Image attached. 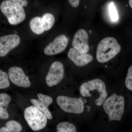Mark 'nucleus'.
I'll list each match as a JSON object with an SVG mask.
<instances>
[{
  "mask_svg": "<svg viewBox=\"0 0 132 132\" xmlns=\"http://www.w3.org/2000/svg\"><path fill=\"white\" fill-rule=\"evenodd\" d=\"M80 94L82 97L92 98L95 99V104L97 106L103 105L108 96L105 84L99 79L88 81L81 84L79 88Z\"/></svg>",
  "mask_w": 132,
  "mask_h": 132,
  "instance_id": "1",
  "label": "nucleus"
},
{
  "mask_svg": "<svg viewBox=\"0 0 132 132\" xmlns=\"http://www.w3.org/2000/svg\"><path fill=\"white\" fill-rule=\"evenodd\" d=\"M121 47L116 39L108 37L101 41L97 46L96 59L100 63H104L113 59L120 52Z\"/></svg>",
  "mask_w": 132,
  "mask_h": 132,
  "instance_id": "2",
  "label": "nucleus"
},
{
  "mask_svg": "<svg viewBox=\"0 0 132 132\" xmlns=\"http://www.w3.org/2000/svg\"><path fill=\"white\" fill-rule=\"evenodd\" d=\"M103 107L110 120L120 121L124 112L125 99L121 95L114 93L106 99Z\"/></svg>",
  "mask_w": 132,
  "mask_h": 132,
  "instance_id": "3",
  "label": "nucleus"
},
{
  "mask_svg": "<svg viewBox=\"0 0 132 132\" xmlns=\"http://www.w3.org/2000/svg\"><path fill=\"white\" fill-rule=\"evenodd\" d=\"M0 9L11 25H17L26 19V14L24 8L15 4L12 0L3 1L0 5Z\"/></svg>",
  "mask_w": 132,
  "mask_h": 132,
  "instance_id": "4",
  "label": "nucleus"
},
{
  "mask_svg": "<svg viewBox=\"0 0 132 132\" xmlns=\"http://www.w3.org/2000/svg\"><path fill=\"white\" fill-rule=\"evenodd\" d=\"M24 117L33 131L42 130L47 124V118L45 114L34 106L28 107L25 109Z\"/></svg>",
  "mask_w": 132,
  "mask_h": 132,
  "instance_id": "5",
  "label": "nucleus"
},
{
  "mask_svg": "<svg viewBox=\"0 0 132 132\" xmlns=\"http://www.w3.org/2000/svg\"><path fill=\"white\" fill-rule=\"evenodd\" d=\"M56 101L59 107L66 112L80 114L85 109L84 102L80 99L60 95L57 97Z\"/></svg>",
  "mask_w": 132,
  "mask_h": 132,
  "instance_id": "6",
  "label": "nucleus"
},
{
  "mask_svg": "<svg viewBox=\"0 0 132 132\" xmlns=\"http://www.w3.org/2000/svg\"><path fill=\"white\" fill-rule=\"evenodd\" d=\"M64 75V66L60 61L52 63L46 76V81L49 87L58 85L62 80Z\"/></svg>",
  "mask_w": 132,
  "mask_h": 132,
  "instance_id": "7",
  "label": "nucleus"
},
{
  "mask_svg": "<svg viewBox=\"0 0 132 132\" xmlns=\"http://www.w3.org/2000/svg\"><path fill=\"white\" fill-rule=\"evenodd\" d=\"M9 78L11 82L20 87L28 88L31 83L29 78L25 74L21 68L18 67H13L8 71Z\"/></svg>",
  "mask_w": 132,
  "mask_h": 132,
  "instance_id": "8",
  "label": "nucleus"
},
{
  "mask_svg": "<svg viewBox=\"0 0 132 132\" xmlns=\"http://www.w3.org/2000/svg\"><path fill=\"white\" fill-rule=\"evenodd\" d=\"M68 43V39L66 35H60L45 48L44 53L47 55H54L60 53L65 49Z\"/></svg>",
  "mask_w": 132,
  "mask_h": 132,
  "instance_id": "9",
  "label": "nucleus"
},
{
  "mask_svg": "<svg viewBox=\"0 0 132 132\" xmlns=\"http://www.w3.org/2000/svg\"><path fill=\"white\" fill-rule=\"evenodd\" d=\"M20 42V37L15 34L0 37V57H5L11 50L17 47Z\"/></svg>",
  "mask_w": 132,
  "mask_h": 132,
  "instance_id": "10",
  "label": "nucleus"
},
{
  "mask_svg": "<svg viewBox=\"0 0 132 132\" xmlns=\"http://www.w3.org/2000/svg\"><path fill=\"white\" fill-rule=\"evenodd\" d=\"M89 36L85 29H81L76 33L74 36L72 45L73 48L80 52L87 53L89 50Z\"/></svg>",
  "mask_w": 132,
  "mask_h": 132,
  "instance_id": "11",
  "label": "nucleus"
},
{
  "mask_svg": "<svg viewBox=\"0 0 132 132\" xmlns=\"http://www.w3.org/2000/svg\"><path fill=\"white\" fill-rule=\"evenodd\" d=\"M68 56L76 65L79 67L86 65L93 60V56L91 55L80 52L73 48L69 50Z\"/></svg>",
  "mask_w": 132,
  "mask_h": 132,
  "instance_id": "12",
  "label": "nucleus"
},
{
  "mask_svg": "<svg viewBox=\"0 0 132 132\" xmlns=\"http://www.w3.org/2000/svg\"><path fill=\"white\" fill-rule=\"evenodd\" d=\"M10 96L7 94H0V118L2 119H7L9 118V114L7 108L11 101Z\"/></svg>",
  "mask_w": 132,
  "mask_h": 132,
  "instance_id": "13",
  "label": "nucleus"
},
{
  "mask_svg": "<svg viewBox=\"0 0 132 132\" xmlns=\"http://www.w3.org/2000/svg\"><path fill=\"white\" fill-rule=\"evenodd\" d=\"M29 26L32 31L36 34H41L45 32L40 16H35L31 19L29 22Z\"/></svg>",
  "mask_w": 132,
  "mask_h": 132,
  "instance_id": "14",
  "label": "nucleus"
},
{
  "mask_svg": "<svg viewBox=\"0 0 132 132\" xmlns=\"http://www.w3.org/2000/svg\"><path fill=\"white\" fill-rule=\"evenodd\" d=\"M22 127L19 122L15 120H9L7 122L5 127L0 129V132H21Z\"/></svg>",
  "mask_w": 132,
  "mask_h": 132,
  "instance_id": "15",
  "label": "nucleus"
},
{
  "mask_svg": "<svg viewBox=\"0 0 132 132\" xmlns=\"http://www.w3.org/2000/svg\"><path fill=\"white\" fill-rule=\"evenodd\" d=\"M42 23L44 31H47L53 27L55 22L54 16L52 14L46 13L41 17Z\"/></svg>",
  "mask_w": 132,
  "mask_h": 132,
  "instance_id": "16",
  "label": "nucleus"
},
{
  "mask_svg": "<svg viewBox=\"0 0 132 132\" xmlns=\"http://www.w3.org/2000/svg\"><path fill=\"white\" fill-rule=\"evenodd\" d=\"M30 101L35 106L38 108L43 113H45L48 119H52L53 118V116H52V113L48 109V107L46 106L45 104H43L38 100L32 99H31Z\"/></svg>",
  "mask_w": 132,
  "mask_h": 132,
  "instance_id": "17",
  "label": "nucleus"
},
{
  "mask_svg": "<svg viewBox=\"0 0 132 132\" xmlns=\"http://www.w3.org/2000/svg\"><path fill=\"white\" fill-rule=\"evenodd\" d=\"M57 132H76L75 126L68 122H61L57 126Z\"/></svg>",
  "mask_w": 132,
  "mask_h": 132,
  "instance_id": "18",
  "label": "nucleus"
},
{
  "mask_svg": "<svg viewBox=\"0 0 132 132\" xmlns=\"http://www.w3.org/2000/svg\"><path fill=\"white\" fill-rule=\"evenodd\" d=\"M8 74L0 69V89L9 87L10 82Z\"/></svg>",
  "mask_w": 132,
  "mask_h": 132,
  "instance_id": "19",
  "label": "nucleus"
},
{
  "mask_svg": "<svg viewBox=\"0 0 132 132\" xmlns=\"http://www.w3.org/2000/svg\"><path fill=\"white\" fill-rule=\"evenodd\" d=\"M108 9L109 15L111 20L113 22L117 21L119 19V15L114 3H110L109 5Z\"/></svg>",
  "mask_w": 132,
  "mask_h": 132,
  "instance_id": "20",
  "label": "nucleus"
},
{
  "mask_svg": "<svg viewBox=\"0 0 132 132\" xmlns=\"http://www.w3.org/2000/svg\"><path fill=\"white\" fill-rule=\"evenodd\" d=\"M125 86L128 90L132 91V64L128 70L125 79Z\"/></svg>",
  "mask_w": 132,
  "mask_h": 132,
  "instance_id": "21",
  "label": "nucleus"
},
{
  "mask_svg": "<svg viewBox=\"0 0 132 132\" xmlns=\"http://www.w3.org/2000/svg\"><path fill=\"white\" fill-rule=\"evenodd\" d=\"M37 96L38 98V100L47 107L49 106L53 102V98L48 95L39 93L37 95Z\"/></svg>",
  "mask_w": 132,
  "mask_h": 132,
  "instance_id": "22",
  "label": "nucleus"
},
{
  "mask_svg": "<svg viewBox=\"0 0 132 132\" xmlns=\"http://www.w3.org/2000/svg\"><path fill=\"white\" fill-rule=\"evenodd\" d=\"M12 1L15 4L23 7L28 5V2L26 0H12Z\"/></svg>",
  "mask_w": 132,
  "mask_h": 132,
  "instance_id": "23",
  "label": "nucleus"
},
{
  "mask_svg": "<svg viewBox=\"0 0 132 132\" xmlns=\"http://www.w3.org/2000/svg\"><path fill=\"white\" fill-rule=\"evenodd\" d=\"M68 1L70 5L73 7H77L80 3L79 0H69Z\"/></svg>",
  "mask_w": 132,
  "mask_h": 132,
  "instance_id": "24",
  "label": "nucleus"
},
{
  "mask_svg": "<svg viewBox=\"0 0 132 132\" xmlns=\"http://www.w3.org/2000/svg\"><path fill=\"white\" fill-rule=\"evenodd\" d=\"M129 5L132 9V0H130L129 1Z\"/></svg>",
  "mask_w": 132,
  "mask_h": 132,
  "instance_id": "25",
  "label": "nucleus"
}]
</instances>
